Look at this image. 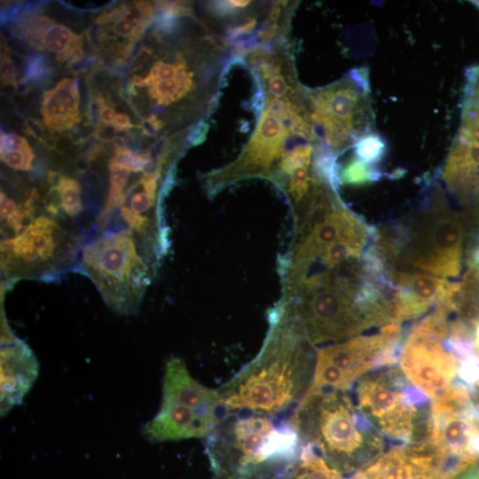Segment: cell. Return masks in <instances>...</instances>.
I'll return each instance as SVG.
<instances>
[{"mask_svg": "<svg viewBox=\"0 0 479 479\" xmlns=\"http://www.w3.org/2000/svg\"><path fill=\"white\" fill-rule=\"evenodd\" d=\"M257 356L218 393L224 412H251L287 420L306 396L313 377L315 347L276 308Z\"/></svg>", "mask_w": 479, "mask_h": 479, "instance_id": "1", "label": "cell"}, {"mask_svg": "<svg viewBox=\"0 0 479 479\" xmlns=\"http://www.w3.org/2000/svg\"><path fill=\"white\" fill-rule=\"evenodd\" d=\"M204 444L216 479H277L302 442L289 419L234 412L222 415Z\"/></svg>", "mask_w": 479, "mask_h": 479, "instance_id": "2", "label": "cell"}, {"mask_svg": "<svg viewBox=\"0 0 479 479\" xmlns=\"http://www.w3.org/2000/svg\"><path fill=\"white\" fill-rule=\"evenodd\" d=\"M464 230L440 188H435L414 215L391 230L377 232L375 247L387 266L440 278L461 269Z\"/></svg>", "mask_w": 479, "mask_h": 479, "instance_id": "3", "label": "cell"}, {"mask_svg": "<svg viewBox=\"0 0 479 479\" xmlns=\"http://www.w3.org/2000/svg\"><path fill=\"white\" fill-rule=\"evenodd\" d=\"M289 420L302 443L345 475H353L383 452V436L346 391L307 393Z\"/></svg>", "mask_w": 479, "mask_h": 479, "instance_id": "4", "label": "cell"}, {"mask_svg": "<svg viewBox=\"0 0 479 479\" xmlns=\"http://www.w3.org/2000/svg\"><path fill=\"white\" fill-rule=\"evenodd\" d=\"M261 115L252 137L239 157L225 168L206 176L205 184L215 194L231 183L249 177L273 181L282 159L295 145L317 143L310 122L306 89L272 94L260 88Z\"/></svg>", "mask_w": 479, "mask_h": 479, "instance_id": "5", "label": "cell"}, {"mask_svg": "<svg viewBox=\"0 0 479 479\" xmlns=\"http://www.w3.org/2000/svg\"><path fill=\"white\" fill-rule=\"evenodd\" d=\"M156 263L131 231L116 229L82 247L80 269L111 310L128 315L138 310Z\"/></svg>", "mask_w": 479, "mask_h": 479, "instance_id": "6", "label": "cell"}, {"mask_svg": "<svg viewBox=\"0 0 479 479\" xmlns=\"http://www.w3.org/2000/svg\"><path fill=\"white\" fill-rule=\"evenodd\" d=\"M353 396L356 405L382 436L405 444L424 439L429 417L427 399L407 382L396 363L362 377Z\"/></svg>", "mask_w": 479, "mask_h": 479, "instance_id": "7", "label": "cell"}, {"mask_svg": "<svg viewBox=\"0 0 479 479\" xmlns=\"http://www.w3.org/2000/svg\"><path fill=\"white\" fill-rule=\"evenodd\" d=\"M224 414L218 390L194 380L184 365L164 373L161 404L143 429L153 442L206 438Z\"/></svg>", "mask_w": 479, "mask_h": 479, "instance_id": "8", "label": "cell"}, {"mask_svg": "<svg viewBox=\"0 0 479 479\" xmlns=\"http://www.w3.org/2000/svg\"><path fill=\"white\" fill-rule=\"evenodd\" d=\"M403 338L400 324L381 326L376 333L315 348V366L307 393L347 391L377 367L396 362Z\"/></svg>", "mask_w": 479, "mask_h": 479, "instance_id": "9", "label": "cell"}, {"mask_svg": "<svg viewBox=\"0 0 479 479\" xmlns=\"http://www.w3.org/2000/svg\"><path fill=\"white\" fill-rule=\"evenodd\" d=\"M352 73L324 88L306 90L318 144L334 154L364 137L372 122L366 79Z\"/></svg>", "mask_w": 479, "mask_h": 479, "instance_id": "10", "label": "cell"}, {"mask_svg": "<svg viewBox=\"0 0 479 479\" xmlns=\"http://www.w3.org/2000/svg\"><path fill=\"white\" fill-rule=\"evenodd\" d=\"M77 246L74 234L59 220L41 214L16 235L2 239L4 281L53 277L70 266Z\"/></svg>", "mask_w": 479, "mask_h": 479, "instance_id": "11", "label": "cell"}, {"mask_svg": "<svg viewBox=\"0 0 479 479\" xmlns=\"http://www.w3.org/2000/svg\"><path fill=\"white\" fill-rule=\"evenodd\" d=\"M468 90L465 114L444 168L448 190L464 205L479 204V83Z\"/></svg>", "mask_w": 479, "mask_h": 479, "instance_id": "12", "label": "cell"}, {"mask_svg": "<svg viewBox=\"0 0 479 479\" xmlns=\"http://www.w3.org/2000/svg\"><path fill=\"white\" fill-rule=\"evenodd\" d=\"M350 479H464L428 443L405 444L381 452Z\"/></svg>", "mask_w": 479, "mask_h": 479, "instance_id": "13", "label": "cell"}, {"mask_svg": "<svg viewBox=\"0 0 479 479\" xmlns=\"http://www.w3.org/2000/svg\"><path fill=\"white\" fill-rule=\"evenodd\" d=\"M38 373V364L28 347L14 339L1 349V410L19 404Z\"/></svg>", "mask_w": 479, "mask_h": 479, "instance_id": "14", "label": "cell"}, {"mask_svg": "<svg viewBox=\"0 0 479 479\" xmlns=\"http://www.w3.org/2000/svg\"><path fill=\"white\" fill-rule=\"evenodd\" d=\"M24 34L32 44L55 53L59 60L74 62L82 55L81 37L67 27L44 17H31Z\"/></svg>", "mask_w": 479, "mask_h": 479, "instance_id": "15", "label": "cell"}, {"mask_svg": "<svg viewBox=\"0 0 479 479\" xmlns=\"http://www.w3.org/2000/svg\"><path fill=\"white\" fill-rule=\"evenodd\" d=\"M79 102L76 80L63 78L43 92L41 106L43 123L52 131L70 129L80 122Z\"/></svg>", "mask_w": 479, "mask_h": 479, "instance_id": "16", "label": "cell"}, {"mask_svg": "<svg viewBox=\"0 0 479 479\" xmlns=\"http://www.w3.org/2000/svg\"><path fill=\"white\" fill-rule=\"evenodd\" d=\"M51 189L46 195L44 207L48 216L61 221H75L84 210L82 188L79 183L66 175L50 172Z\"/></svg>", "mask_w": 479, "mask_h": 479, "instance_id": "17", "label": "cell"}, {"mask_svg": "<svg viewBox=\"0 0 479 479\" xmlns=\"http://www.w3.org/2000/svg\"><path fill=\"white\" fill-rule=\"evenodd\" d=\"M277 479H350L312 445L302 443L297 456Z\"/></svg>", "mask_w": 479, "mask_h": 479, "instance_id": "18", "label": "cell"}, {"mask_svg": "<svg viewBox=\"0 0 479 479\" xmlns=\"http://www.w3.org/2000/svg\"><path fill=\"white\" fill-rule=\"evenodd\" d=\"M194 73L189 70L175 78L169 80H151L145 78L137 80V84L146 86L148 95L162 106L179 101L192 92L195 87Z\"/></svg>", "mask_w": 479, "mask_h": 479, "instance_id": "19", "label": "cell"}, {"mask_svg": "<svg viewBox=\"0 0 479 479\" xmlns=\"http://www.w3.org/2000/svg\"><path fill=\"white\" fill-rule=\"evenodd\" d=\"M113 10L143 31L153 19V7L148 2L122 3Z\"/></svg>", "mask_w": 479, "mask_h": 479, "instance_id": "20", "label": "cell"}, {"mask_svg": "<svg viewBox=\"0 0 479 479\" xmlns=\"http://www.w3.org/2000/svg\"><path fill=\"white\" fill-rule=\"evenodd\" d=\"M380 176L381 173L373 166L355 158L343 168L341 181L343 184L362 185L377 180Z\"/></svg>", "mask_w": 479, "mask_h": 479, "instance_id": "21", "label": "cell"}, {"mask_svg": "<svg viewBox=\"0 0 479 479\" xmlns=\"http://www.w3.org/2000/svg\"><path fill=\"white\" fill-rule=\"evenodd\" d=\"M97 23L110 25L111 30L119 36L127 37L134 42L144 32L130 21L118 15L114 10L104 12L96 20Z\"/></svg>", "mask_w": 479, "mask_h": 479, "instance_id": "22", "label": "cell"}, {"mask_svg": "<svg viewBox=\"0 0 479 479\" xmlns=\"http://www.w3.org/2000/svg\"><path fill=\"white\" fill-rule=\"evenodd\" d=\"M384 143L376 135L362 137L355 144L357 159L365 164L372 165L379 161L384 153Z\"/></svg>", "mask_w": 479, "mask_h": 479, "instance_id": "23", "label": "cell"}, {"mask_svg": "<svg viewBox=\"0 0 479 479\" xmlns=\"http://www.w3.org/2000/svg\"><path fill=\"white\" fill-rule=\"evenodd\" d=\"M34 153L31 147L16 152L1 151V160L8 167L14 169L27 171L32 169Z\"/></svg>", "mask_w": 479, "mask_h": 479, "instance_id": "24", "label": "cell"}, {"mask_svg": "<svg viewBox=\"0 0 479 479\" xmlns=\"http://www.w3.org/2000/svg\"><path fill=\"white\" fill-rule=\"evenodd\" d=\"M49 67L42 55H33L27 61L25 79L31 82H39L49 75Z\"/></svg>", "mask_w": 479, "mask_h": 479, "instance_id": "25", "label": "cell"}, {"mask_svg": "<svg viewBox=\"0 0 479 479\" xmlns=\"http://www.w3.org/2000/svg\"><path fill=\"white\" fill-rule=\"evenodd\" d=\"M30 147L27 141L14 133L5 134L1 132V151L16 152Z\"/></svg>", "mask_w": 479, "mask_h": 479, "instance_id": "26", "label": "cell"}, {"mask_svg": "<svg viewBox=\"0 0 479 479\" xmlns=\"http://www.w3.org/2000/svg\"><path fill=\"white\" fill-rule=\"evenodd\" d=\"M1 77L5 83H14L17 76L16 67L12 58L6 54H1Z\"/></svg>", "mask_w": 479, "mask_h": 479, "instance_id": "27", "label": "cell"}, {"mask_svg": "<svg viewBox=\"0 0 479 479\" xmlns=\"http://www.w3.org/2000/svg\"><path fill=\"white\" fill-rule=\"evenodd\" d=\"M98 103L99 106L98 115H99L100 122L106 126L107 125L113 126V123L116 116L114 109L112 106L104 103V100L102 99L98 100Z\"/></svg>", "mask_w": 479, "mask_h": 479, "instance_id": "28", "label": "cell"}, {"mask_svg": "<svg viewBox=\"0 0 479 479\" xmlns=\"http://www.w3.org/2000/svg\"><path fill=\"white\" fill-rule=\"evenodd\" d=\"M113 127L117 131L129 130L132 127L130 117L124 113L116 114Z\"/></svg>", "mask_w": 479, "mask_h": 479, "instance_id": "29", "label": "cell"}, {"mask_svg": "<svg viewBox=\"0 0 479 479\" xmlns=\"http://www.w3.org/2000/svg\"><path fill=\"white\" fill-rule=\"evenodd\" d=\"M474 404L477 410L478 415H479V392L475 395L474 398Z\"/></svg>", "mask_w": 479, "mask_h": 479, "instance_id": "30", "label": "cell"}]
</instances>
